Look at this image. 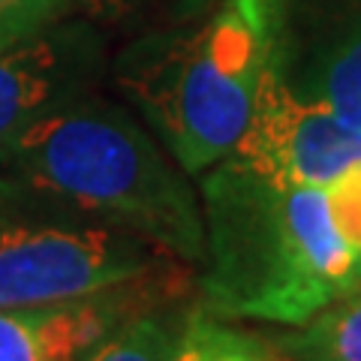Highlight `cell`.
<instances>
[{
    "label": "cell",
    "mask_w": 361,
    "mask_h": 361,
    "mask_svg": "<svg viewBox=\"0 0 361 361\" xmlns=\"http://www.w3.org/2000/svg\"><path fill=\"white\" fill-rule=\"evenodd\" d=\"M172 271L75 301L0 307V361H82L135 310L172 298Z\"/></svg>",
    "instance_id": "cell-7"
},
{
    "label": "cell",
    "mask_w": 361,
    "mask_h": 361,
    "mask_svg": "<svg viewBox=\"0 0 361 361\" xmlns=\"http://www.w3.org/2000/svg\"><path fill=\"white\" fill-rule=\"evenodd\" d=\"M103 70V42L87 25L54 21L0 51V151L49 111L87 94Z\"/></svg>",
    "instance_id": "cell-6"
},
{
    "label": "cell",
    "mask_w": 361,
    "mask_h": 361,
    "mask_svg": "<svg viewBox=\"0 0 361 361\" xmlns=\"http://www.w3.org/2000/svg\"><path fill=\"white\" fill-rule=\"evenodd\" d=\"M66 0H0V51L61 21Z\"/></svg>",
    "instance_id": "cell-12"
},
{
    "label": "cell",
    "mask_w": 361,
    "mask_h": 361,
    "mask_svg": "<svg viewBox=\"0 0 361 361\" xmlns=\"http://www.w3.org/2000/svg\"><path fill=\"white\" fill-rule=\"evenodd\" d=\"M0 169L82 205L184 265L205 259L202 196L127 109L87 94L49 111L0 151Z\"/></svg>",
    "instance_id": "cell-2"
},
{
    "label": "cell",
    "mask_w": 361,
    "mask_h": 361,
    "mask_svg": "<svg viewBox=\"0 0 361 361\" xmlns=\"http://www.w3.org/2000/svg\"><path fill=\"white\" fill-rule=\"evenodd\" d=\"M130 0H66V9H85L90 16H115Z\"/></svg>",
    "instance_id": "cell-13"
},
{
    "label": "cell",
    "mask_w": 361,
    "mask_h": 361,
    "mask_svg": "<svg viewBox=\"0 0 361 361\" xmlns=\"http://www.w3.org/2000/svg\"><path fill=\"white\" fill-rule=\"evenodd\" d=\"M169 268L139 235L0 169V307L75 301Z\"/></svg>",
    "instance_id": "cell-4"
},
{
    "label": "cell",
    "mask_w": 361,
    "mask_h": 361,
    "mask_svg": "<svg viewBox=\"0 0 361 361\" xmlns=\"http://www.w3.org/2000/svg\"><path fill=\"white\" fill-rule=\"evenodd\" d=\"M202 175L208 313L304 325L361 286V163L329 184H274L229 157Z\"/></svg>",
    "instance_id": "cell-1"
},
{
    "label": "cell",
    "mask_w": 361,
    "mask_h": 361,
    "mask_svg": "<svg viewBox=\"0 0 361 361\" xmlns=\"http://www.w3.org/2000/svg\"><path fill=\"white\" fill-rule=\"evenodd\" d=\"M166 361H277L274 341L238 329L208 313L202 304L184 310L180 331Z\"/></svg>",
    "instance_id": "cell-9"
},
{
    "label": "cell",
    "mask_w": 361,
    "mask_h": 361,
    "mask_svg": "<svg viewBox=\"0 0 361 361\" xmlns=\"http://www.w3.org/2000/svg\"><path fill=\"white\" fill-rule=\"evenodd\" d=\"M274 341L277 361H361V286Z\"/></svg>",
    "instance_id": "cell-8"
},
{
    "label": "cell",
    "mask_w": 361,
    "mask_h": 361,
    "mask_svg": "<svg viewBox=\"0 0 361 361\" xmlns=\"http://www.w3.org/2000/svg\"><path fill=\"white\" fill-rule=\"evenodd\" d=\"M280 0H220L193 27L142 39L118 82L187 175L208 172L241 139L277 61Z\"/></svg>",
    "instance_id": "cell-3"
},
{
    "label": "cell",
    "mask_w": 361,
    "mask_h": 361,
    "mask_svg": "<svg viewBox=\"0 0 361 361\" xmlns=\"http://www.w3.org/2000/svg\"><path fill=\"white\" fill-rule=\"evenodd\" d=\"M169 304L172 298L135 310L82 361H166L184 319V313L172 310Z\"/></svg>",
    "instance_id": "cell-10"
},
{
    "label": "cell",
    "mask_w": 361,
    "mask_h": 361,
    "mask_svg": "<svg viewBox=\"0 0 361 361\" xmlns=\"http://www.w3.org/2000/svg\"><path fill=\"white\" fill-rule=\"evenodd\" d=\"M313 97L325 99L349 127L361 133V33L325 61Z\"/></svg>",
    "instance_id": "cell-11"
},
{
    "label": "cell",
    "mask_w": 361,
    "mask_h": 361,
    "mask_svg": "<svg viewBox=\"0 0 361 361\" xmlns=\"http://www.w3.org/2000/svg\"><path fill=\"white\" fill-rule=\"evenodd\" d=\"M229 160L274 184H329L361 163V133L325 99L298 94L274 61Z\"/></svg>",
    "instance_id": "cell-5"
}]
</instances>
